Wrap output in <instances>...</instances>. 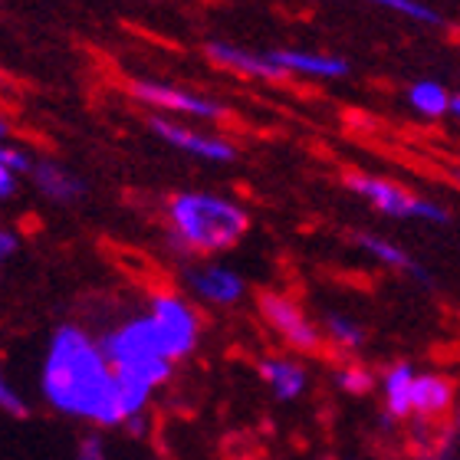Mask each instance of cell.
<instances>
[{"label":"cell","mask_w":460,"mask_h":460,"mask_svg":"<svg viewBox=\"0 0 460 460\" xmlns=\"http://www.w3.org/2000/svg\"><path fill=\"white\" fill-rule=\"evenodd\" d=\"M43 402L63 418L93 428H122L125 411L119 382L99 339L89 329L66 323L49 336L40 368Z\"/></svg>","instance_id":"cell-1"},{"label":"cell","mask_w":460,"mask_h":460,"mask_svg":"<svg viewBox=\"0 0 460 460\" xmlns=\"http://www.w3.org/2000/svg\"><path fill=\"white\" fill-rule=\"evenodd\" d=\"M99 345H102V355L109 358L115 382H119L125 421H132V418L148 411L155 388H162L172 378V352L155 326V319L148 316V309L109 326L99 336Z\"/></svg>","instance_id":"cell-2"},{"label":"cell","mask_w":460,"mask_h":460,"mask_svg":"<svg viewBox=\"0 0 460 460\" xmlns=\"http://www.w3.org/2000/svg\"><path fill=\"white\" fill-rule=\"evenodd\" d=\"M164 217L172 247L188 260L234 250L250 230V214L237 201L214 191L174 194L164 208Z\"/></svg>","instance_id":"cell-3"},{"label":"cell","mask_w":460,"mask_h":460,"mask_svg":"<svg viewBox=\"0 0 460 460\" xmlns=\"http://www.w3.org/2000/svg\"><path fill=\"white\" fill-rule=\"evenodd\" d=\"M345 188L362 198L372 211L392 217V221H421V224H451V211L444 204L414 194L411 188L385 178V174L368 172H349L345 174Z\"/></svg>","instance_id":"cell-4"},{"label":"cell","mask_w":460,"mask_h":460,"mask_svg":"<svg viewBox=\"0 0 460 460\" xmlns=\"http://www.w3.org/2000/svg\"><path fill=\"white\" fill-rule=\"evenodd\" d=\"M257 313H260V319L267 323L270 332L287 345V349H293V352H299V355L323 352V345H326L323 329H319V323L309 319V313L299 306L293 296L279 293V289H260Z\"/></svg>","instance_id":"cell-5"},{"label":"cell","mask_w":460,"mask_h":460,"mask_svg":"<svg viewBox=\"0 0 460 460\" xmlns=\"http://www.w3.org/2000/svg\"><path fill=\"white\" fill-rule=\"evenodd\" d=\"M125 89H128V96L135 102H142V106L155 109V112L178 115V119H201V122H221V119H227L224 102L201 96V93H191V89L162 83V79H128Z\"/></svg>","instance_id":"cell-6"},{"label":"cell","mask_w":460,"mask_h":460,"mask_svg":"<svg viewBox=\"0 0 460 460\" xmlns=\"http://www.w3.org/2000/svg\"><path fill=\"white\" fill-rule=\"evenodd\" d=\"M148 316L155 319L174 362H184L201 342V313L181 293H155L148 299Z\"/></svg>","instance_id":"cell-7"},{"label":"cell","mask_w":460,"mask_h":460,"mask_svg":"<svg viewBox=\"0 0 460 460\" xmlns=\"http://www.w3.org/2000/svg\"><path fill=\"white\" fill-rule=\"evenodd\" d=\"M148 128H152L164 145H172V148L191 155V158H201V162L230 164V162H237V155H240L237 145H230L221 135L181 125L178 119H168V115H152V119H148Z\"/></svg>","instance_id":"cell-8"},{"label":"cell","mask_w":460,"mask_h":460,"mask_svg":"<svg viewBox=\"0 0 460 460\" xmlns=\"http://www.w3.org/2000/svg\"><path fill=\"white\" fill-rule=\"evenodd\" d=\"M181 279L184 287H188V293H194L208 306H221V309L237 306L240 299H243V293H247V283H243V277H240L237 270L224 267V263H208V260L188 263Z\"/></svg>","instance_id":"cell-9"},{"label":"cell","mask_w":460,"mask_h":460,"mask_svg":"<svg viewBox=\"0 0 460 460\" xmlns=\"http://www.w3.org/2000/svg\"><path fill=\"white\" fill-rule=\"evenodd\" d=\"M270 59L277 63L283 79L306 76V79H345L352 73L349 59L336 53H323V49H270Z\"/></svg>","instance_id":"cell-10"},{"label":"cell","mask_w":460,"mask_h":460,"mask_svg":"<svg viewBox=\"0 0 460 460\" xmlns=\"http://www.w3.org/2000/svg\"><path fill=\"white\" fill-rule=\"evenodd\" d=\"M457 385L441 372H418L411 388V421H444L454 411Z\"/></svg>","instance_id":"cell-11"},{"label":"cell","mask_w":460,"mask_h":460,"mask_svg":"<svg viewBox=\"0 0 460 460\" xmlns=\"http://www.w3.org/2000/svg\"><path fill=\"white\" fill-rule=\"evenodd\" d=\"M208 59L217 63L221 69L234 73V76L243 79H267V83H279L283 73L277 69V63L270 59V49H247V47H234V43H221L214 40L204 47Z\"/></svg>","instance_id":"cell-12"},{"label":"cell","mask_w":460,"mask_h":460,"mask_svg":"<svg viewBox=\"0 0 460 460\" xmlns=\"http://www.w3.org/2000/svg\"><path fill=\"white\" fill-rule=\"evenodd\" d=\"M257 372L263 378V385L273 392V398H279V402H299L309 388L306 365L289 358V355H267V358H260Z\"/></svg>","instance_id":"cell-13"},{"label":"cell","mask_w":460,"mask_h":460,"mask_svg":"<svg viewBox=\"0 0 460 460\" xmlns=\"http://www.w3.org/2000/svg\"><path fill=\"white\" fill-rule=\"evenodd\" d=\"M352 240H355V247L358 250H365L372 260H378L382 267H388V270H394V273H404V277H411V279H418V283H424V287H431L434 279H431V273L418 263V260L408 253L404 247H398L394 240H388V237H382V234H365V230H358V234H352Z\"/></svg>","instance_id":"cell-14"},{"label":"cell","mask_w":460,"mask_h":460,"mask_svg":"<svg viewBox=\"0 0 460 460\" xmlns=\"http://www.w3.org/2000/svg\"><path fill=\"white\" fill-rule=\"evenodd\" d=\"M30 181H33V188L53 204H73L86 194L83 178H76L69 168H63V164L53 162V158H40V162H33V168H30Z\"/></svg>","instance_id":"cell-15"},{"label":"cell","mask_w":460,"mask_h":460,"mask_svg":"<svg viewBox=\"0 0 460 460\" xmlns=\"http://www.w3.org/2000/svg\"><path fill=\"white\" fill-rule=\"evenodd\" d=\"M414 375H418V368H414L411 362H394V365H388L382 372V378H378L385 418H388V421H411Z\"/></svg>","instance_id":"cell-16"},{"label":"cell","mask_w":460,"mask_h":460,"mask_svg":"<svg viewBox=\"0 0 460 460\" xmlns=\"http://www.w3.org/2000/svg\"><path fill=\"white\" fill-rule=\"evenodd\" d=\"M454 93L438 79H418L408 86V106L414 109L424 119H441V115H451Z\"/></svg>","instance_id":"cell-17"},{"label":"cell","mask_w":460,"mask_h":460,"mask_svg":"<svg viewBox=\"0 0 460 460\" xmlns=\"http://www.w3.org/2000/svg\"><path fill=\"white\" fill-rule=\"evenodd\" d=\"M319 329H323L326 342L332 349H339V352H358L365 345V326L358 319L345 316V313H326Z\"/></svg>","instance_id":"cell-18"},{"label":"cell","mask_w":460,"mask_h":460,"mask_svg":"<svg viewBox=\"0 0 460 460\" xmlns=\"http://www.w3.org/2000/svg\"><path fill=\"white\" fill-rule=\"evenodd\" d=\"M332 382H336L339 392L352 394V398H365V394H372L378 388V375L362 362H345L336 368Z\"/></svg>","instance_id":"cell-19"},{"label":"cell","mask_w":460,"mask_h":460,"mask_svg":"<svg viewBox=\"0 0 460 460\" xmlns=\"http://www.w3.org/2000/svg\"><path fill=\"white\" fill-rule=\"evenodd\" d=\"M362 4L392 10L398 17H408V20H414V23H428V27H438V23H441V13H438L431 4H424V0H362Z\"/></svg>","instance_id":"cell-20"},{"label":"cell","mask_w":460,"mask_h":460,"mask_svg":"<svg viewBox=\"0 0 460 460\" xmlns=\"http://www.w3.org/2000/svg\"><path fill=\"white\" fill-rule=\"evenodd\" d=\"M0 411L10 414V418H27V414H30L27 398L17 392V385L10 382L4 368H0Z\"/></svg>","instance_id":"cell-21"},{"label":"cell","mask_w":460,"mask_h":460,"mask_svg":"<svg viewBox=\"0 0 460 460\" xmlns=\"http://www.w3.org/2000/svg\"><path fill=\"white\" fill-rule=\"evenodd\" d=\"M0 168H10L13 174H30V168H33V158H30L23 148H17V145L0 142Z\"/></svg>","instance_id":"cell-22"},{"label":"cell","mask_w":460,"mask_h":460,"mask_svg":"<svg viewBox=\"0 0 460 460\" xmlns=\"http://www.w3.org/2000/svg\"><path fill=\"white\" fill-rule=\"evenodd\" d=\"M73 460H109V447H106V441H102V434H96V431L83 434Z\"/></svg>","instance_id":"cell-23"},{"label":"cell","mask_w":460,"mask_h":460,"mask_svg":"<svg viewBox=\"0 0 460 460\" xmlns=\"http://www.w3.org/2000/svg\"><path fill=\"white\" fill-rule=\"evenodd\" d=\"M17 247H20L17 234H13L10 227H0V263L13 257V253H17Z\"/></svg>","instance_id":"cell-24"},{"label":"cell","mask_w":460,"mask_h":460,"mask_svg":"<svg viewBox=\"0 0 460 460\" xmlns=\"http://www.w3.org/2000/svg\"><path fill=\"white\" fill-rule=\"evenodd\" d=\"M20 174H13L10 168H0V201H10L13 194H17L20 181H17Z\"/></svg>","instance_id":"cell-25"},{"label":"cell","mask_w":460,"mask_h":460,"mask_svg":"<svg viewBox=\"0 0 460 460\" xmlns=\"http://www.w3.org/2000/svg\"><path fill=\"white\" fill-rule=\"evenodd\" d=\"M418 460H457V454H454L451 441H444V444H438V447H434V451H428V454H418Z\"/></svg>","instance_id":"cell-26"},{"label":"cell","mask_w":460,"mask_h":460,"mask_svg":"<svg viewBox=\"0 0 460 460\" xmlns=\"http://www.w3.org/2000/svg\"><path fill=\"white\" fill-rule=\"evenodd\" d=\"M7 138H10V122L0 115V142H7Z\"/></svg>","instance_id":"cell-27"},{"label":"cell","mask_w":460,"mask_h":460,"mask_svg":"<svg viewBox=\"0 0 460 460\" xmlns=\"http://www.w3.org/2000/svg\"><path fill=\"white\" fill-rule=\"evenodd\" d=\"M451 115H454V119H460V93L454 96V102H451Z\"/></svg>","instance_id":"cell-28"},{"label":"cell","mask_w":460,"mask_h":460,"mask_svg":"<svg viewBox=\"0 0 460 460\" xmlns=\"http://www.w3.org/2000/svg\"><path fill=\"white\" fill-rule=\"evenodd\" d=\"M451 178L457 181V188H460V164H457V168H451Z\"/></svg>","instance_id":"cell-29"},{"label":"cell","mask_w":460,"mask_h":460,"mask_svg":"<svg viewBox=\"0 0 460 460\" xmlns=\"http://www.w3.org/2000/svg\"><path fill=\"white\" fill-rule=\"evenodd\" d=\"M454 431H457V438H460V411H457V418H454Z\"/></svg>","instance_id":"cell-30"},{"label":"cell","mask_w":460,"mask_h":460,"mask_svg":"<svg viewBox=\"0 0 460 460\" xmlns=\"http://www.w3.org/2000/svg\"><path fill=\"white\" fill-rule=\"evenodd\" d=\"M148 460H162V457H148Z\"/></svg>","instance_id":"cell-31"},{"label":"cell","mask_w":460,"mask_h":460,"mask_svg":"<svg viewBox=\"0 0 460 460\" xmlns=\"http://www.w3.org/2000/svg\"><path fill=\"white\" fill-rule=\"evenodd\" d=\"M349 460H362V457H349Z\"/></svg>","instance_id":"cell-32"}]
</instances>
